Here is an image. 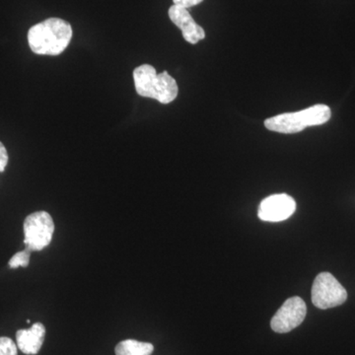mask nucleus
<instances>
[{"label":"nucleus","mask_w":355,"mask_h":355,"mask_svg":"<svg viewBox=\"0 0 355 355\" xmlns=\"http://www.w3.org/2000/svg\"><path fill=\"white\" fill-rule=\"evenodd\" d=\"M72 39V27L60 18L33 26L28 32V43L33 53L41 55H58L64 53Z\"/></svg>","instance_id":"obj_1"},{"label":"nucleus","mask_w":355,"mask_h":355,"mask_svg":"<svg viewBox=\"0 0 355 355\" xmlns=\"http://www.w3.org/2000/svg\"><path fill=\"white\" fill-rule=\"evenodd\" d=\"M133 81L137 94L169 104L176 99L179 88L176 80L167 71L157 74L150 64H142L133 70Z\"/></svg>","instance_id":"obj_2"},{"label":"nucleus","mask_w":355,"mask_h":355,"mask_svg":"<svg viewBox=\"0 0 355 355\" xmlns=\"http://www.w3.org/2000/svg\"><path fill=\"white\" fill-rule=\"evenodd\" d=\"M331 109L323 104L315 105L296 113H286L265 121L268 130L279 133H297L306 128L323 125L330 120Z\"/></svg>","instance_id":"obj_3"},{"label":"nucleus","mask_w":355,"mask_h":355,"mask_svg":"<svg viewBox=\"0 0 355 355\" xmlns=\"http://www.w3.org/2000/svg\"><path fill=\"white\" fill-rule=\"evenodd\" d=\"M55 223L46 211H37L26 217L24 243L30 251H42L51 244Z\"/></svg>","instance_id":"obj_4"},{"label":"nucleus","mask_w":355,"mask_h":355,"mask_svg":"<svg viewBox=\"0 0 355 355\" xmlns=\"http://www.w3.org/2000/svg\"><path fill=\"white\" fill-rule=\"evenodd\" d=\"M345 287L330 272L318 275L312 286V302L322 310L330 309L347 301Z\"/></svg>","instance_id":"obj_5"},{"label":"nucleus","mask_w":355,"mask_h":355,"mask_svg":"<svg viewBox=\"0 0 355 355\" xmlns=\"http://www.w3.org/2000/svg\"><path fill=\"white\" fill-rule=\"evenodd\" d=\"M306 314L307 307L303 299L297 296L287 299L272 317L270 327L275 333H289L303 323Z\"/></svg>","instance_id":"obj_6"},{"label":"nucleus","mask_w":355,"mask_h":355,"mask_svg":"<svg viewBox=\"0 0 355 355\" xmlns=\"http://www.w3.org/2000/svg\"><path fill=\"white\" fill-rule=\"evenodd\" d=\"M295 209V200L291 196L279 193L270 196L261 202L258 216L263 221H284L294 214Z\"/></svg>","instance_id":"obj_7"},{"label":"nucleus","mask_w":355,"mask_h":355,"mask_svg":"<svg viewBox=\"0 0 355 355\" xmlns=\"http://www.w3.org/2000/svg\"><path fill=\"white\" fill-rule=\"evenodd\" d=\"M168 14H169L170 20L181 30L184 39L188 43L196 44L205 38V30L196 23L188 9L172 6Z\"/></svg>","instance_id":"obj_8"},{"label":"nucleus","mask_w":355,"mask_h":355,"mask_svg":"<svg viewBox=\"0 0 355 355\" xmlns=\"http://www.w3.org/2000/svg\"><path fill=\"white\" fill-rule=\"evenodd\" d=\"M46 336V328L42 323L33 324L31 328L19 330L16 333L17 347L27 355L39 354Z\"/></svg>","instance_id":"obj_9"},{"label":"nucleus","mask_w":355,"mask_h":355,"mask_svg":"<svg viewBox=\"0 0 355 355\" xmlns=\"http://www.w3.org/2000/svg\"><path fill=\"white\" fill-rule=\"evenodd\" d=\"M153 350L154 347L151 343L125 340L118 343L114 352L116 355H151Z\"/></svg>","instance_id":"obj_10"},{"label":"nucleus","mask_w":355,"mask_h":355,"mask_svg":"<svg viewBox=\"0 0 355 355\" xmlns=\"http://www.w3.org/2000/svg\"><path fill=\"white\" fill-rule=\"evenodd\" d=\"M31 252L29 249H26L24 251L18 252L17 254H14L12 258L9 261V266L11 268H17L19 266L23 268H27L30 263V256H31Z\"/></svg>","instance_id":"obj_11"},{"label":"nucleus","mask_w":355,"mask_h":355,"mask_svg":"<svg viewBox=\"0 0 355 355\" xmlns=\"http://www.w3.org/2000/svg\"><path fill=\"white\" fill-rule=\"evenodd\" d=\"M0 355H17V345L11 338H0Z\"/></svg>","instance_id":"obj_12"},{"label":"nucleus","mask_w":355,"mask_h":355,"mask_svg":"<svg viewBox=\"0 0 355 355\" xmlns=\"http://www.w3.org/2000/svg\"><path fill=\"white\" fill-rule=\"evenodd\" d=\"M8 164V153L4 144L0 141V172H4Z\"/></svg>","instance_id":"obj_13"},{"label":"nucleus","mask_w":355,"mask_h":355,"mask_svg":"<svg viewBox=\"0 0 355 355\" xmlns=\"http://www.w3.org/2000/svg\"><path fill=\"white\" fill-rule=\"evenodd\" d=\"M203 0H173L174 6L183 7V8L189 9L190 7L198 6L202 3Z\"/></svg>","instance_id":"obj_14"}]
</instances>
